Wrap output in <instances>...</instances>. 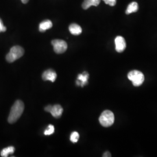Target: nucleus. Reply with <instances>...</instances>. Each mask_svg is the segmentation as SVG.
<instances>
[{
    "label": "nucleus",
    "instance_id": "dca6fc26",
    "mask_svg": "<svg viewBox=\"0 0 157 157\" xmlns=\"http://www.w3.org/2000/svg\"><path fill=\"white\" fill-rule=\"evenodd\" d=\"M54 130H55V128L54 126L52 124H50L48 125L47 129L45 130L44 132V134L45 136H49V135H52L54 133Z\"/></svg>",
    "mask_w": 157,
    "mask_h": 157
},
{
    "label": "nucleus",
    "instance_id": "f8f14e48",
    "mask_svg": "<svg viewBox=\"0 0 157 157\" xmlns=\"http://www.w3.org/2000/svg\"><path fill=\"white\" fill-rule=\"evenodd\" d=\"M52 26V23L50 20H45L40 23L39 31L44 32L47 30L50 29Z\"/></svg>",
    "mask_w": 157,
    "mask_h": 157
},
{
    "label": "nucleus",
    "instance_id": "ddd939ff",
    "mask_svg": "<svg viewBox=\"0 0 157 157\" xmlns=\"http://www.w3.org/2000/svg\"><path fill=\"white\" fill-rule=\"evenodd\" d=\"M138 10H139L138 4L136 2H133L130 3L128 6L126 11V13L127 15H129L131 13L137 11Z\"/></svg>",
    "mask_w": 157,
    "mask_h": 157
},
{
    "label": "nucleus",
    "instance_id": "a211bd4d",
    "mask_svg": "<svg viewBox=\"0 0 157 157\" xmlns=\"http://www.w3.org/2000/svg\"><path fill=\"white\" fill-rule=\"evenodd\" d=\"M6 30V28L4 26L3 22L0 18V32H4Z\"/></svg>",
    "mask_w": 157,
    "mask_h": 157
},
{
    "label": "nucleus",
    "instance_id": "9b49d317",
    "mask_svg": "<svg viewBox=\"0 0 157 157\" xmlns=\"http://www.w3.org/2000/svg\"><path fill=\"white\" fill-rule=\"evenodd\" d=\"M101 0H84L82 4V8L84 10H87L91 6H98Z\"/></svg>",
    "mask_w": 157,
    "mask_h": 157
},
{
    "label": "nucleus",
    "instance_id": "4468645a",
    "mask_svg": "<svg viewBox=\"0 0 157 157\" xmlns=\"http://www.w3.org/2000/svg\"><path fill=\"white\" fill-rule=\"evenodd\" d=\"M15 147L13 146H10L4 148L1 152V155L2 157H8L10 154H12L15 151Z\"/></svg>",
    "mask_w": 157,
    "mask_h": 157
},
{
    "label": "nucleus",
    "instance_id": "39448f33",
    "mask_svg": "<svg viewBox=\"0 0 157 157\" xmlns=\"http://www.w3.org/2000/svg\"><path fill=\"white\" fill-rule=\"evenodd\" d=\"M51 43L53 45L54 50L56 54H62L67 50V43L63 40H54L52 41Z\"/></svg>",
    "mask_w": 157,
    "mask_h": 157
},
{
    "label": "nucleus",
    "instance_id": "f257e3e1",
    "mask_svg": "<svg viewBox=\"0 0 157 157\" xmlns=\"http://www.w3.org/2000/svg\"><path fill=\"white\" fill-rule=\"evenodd\" d=\"M24 104L21 100L15 101L13 106L12 107L11 111L10 113L8 121L10 124H13L16 122L21 117L24 111Z\"/></svg>",
    "mask_w": 157,
    "mask_h": 157
},
{
    "label": "nucleus",
    "instance_id": "423d86ee",
    "mask_svg": "<svg viewBox=\"0 0 157 157\" xmlns=\"http://www.w3.org/2000/svg\"><path fill=\"white\" fill-rule=\"evenodd\" d=\"M44 109L46 112H50L52 116L56 118H60L63 111L62 107L58 104L54 105H48L45 107Z\"/></svg>",
    "mask_w": 157,
    "mask_h": 157
},
{
    "label": "nucleus",
    "instance_id": "7ed1b4c3",
    "mask_svg": "<svg viewBox=\"0 0 157 157\" xmlns=\"http://www.w3.org/2000/svg\"><path fill=\"white\" fill-rule=\"evenodd\" d=\"M115 117L113 112L109 110H105L101 113L99 122L104 127H109L114 123Z\"/></svg>",
    "mask_w": 157,
    "mask_h": 157
},
{
    "label": "nucleus",
    "instance_id": "1a4fd4ad",
    "mask_svg": "<svg viewBox=\"0 0 157 157\" xmlns=\"http://www.w3.org/2000/svg\"><path fill=\"white\" fill-rule=\"evenodd\" d=\"M89 75L86 72H84L82 74H79L78 76V80H76L77 86H80L84 87V86L88 83V78Z\"/></svg>",
    "mask_w": 157,
    "mask_h": 157
},
{
    "label": "nucleus",
    "instance_id": "9d476101",
    "mask_svg": "<svg viewBox=\"0 0 157 157\" xmlns=\"http://www.w3.org/2000/svg\"><path fill=\"white\" fill-rule=\"evenodd\" d=\"M69 30L71 33L73 35H79L82 33V28L76 23H72L71 24L69 27Z\"/></svg>",
    "mask_w": 157,
    "mask_h": 157
},
{
    "label": "nucleus",
    "instance_id": "f3484780",
    "mask_svg": "<svg viewBox=\"0 0 157 157\" xmlns=\"http://www.w3.org/2000/svg\"><path fill=\"white\" fill-rule=\"evenodd\" d=\"M105 4L110 6H115L117 3V0H103Z\"/></svg>",
    "mask_w": 157,
    "mask_h": 157
},
{
    "label": "nucleus",
    "instance_id": "2eb2a0df",
    "mask_svg": "<svg viewBox=\"0 0 157 157\" xmlns=\"http://www.w3.org/2000/svg\"><path fill=\"white\" fill-rule=\"evenodd\" d=\"M78 139H79V134L77 132H73L70 137V140L73 143H76L78 141Z\"/></svg>",
    "mask_w": 157,
    "mask_h": 157
},
{
    "label": "nucleus",
    "instance_id": "aec40b11",
    "mask_svg": "<svg viewBox=\"0 0 157 157\" xmlns=\"http://www.w3.org/2000/svg\"><path fill=\"white\" fill-rule=\"evenodd\" d=\"M21 1H22V3H23V4H26V3L28 2L29 1V0H21Z\"/></svg>",
    "mask_w": 157,
    "mask_h": 157
},
{
    "label": "nucleus",
    "instance_id": "f03ea898",
    "mask_svg": "<svg viewBox=\"0 0 157 157\" xmlns=\"http://www.w3.org/2000/svg\"><path fill=\"white\" fill-rule=\"evenodd\" d=\"M24 50L22 47L18 45L13 46L6 55V60L10 63L13 62L22 57L24 54Z\"/></svg>",
    "mask_w": 157,
    "mask_h": 157
},
{
    "label": "nucleus",
    "instance_id": "20e7f679",
    "mask_svg": "<svg viewBox=\"0 0 157 157\" xmlns=\"http://www.w3.org/2000/svg\"><path fill=\"white\" fill-rule=\"evenodd\" d=\"M128 78L136 87L140 86L144 81V76L143 73L136 70L130 71L128 75Z\"/></svg>",
    "mask_w": 157,
    "mask_h": 157
},
{
    "label": "nucleus",
    "instance_id": "6e6552de",
    "mask_svg": "<svg viewBox=\"0 0 157 157\" xmlns=\"http://www.w3.org/2000/svg\"><path fill=\"white\" fill-rule=\"evenodd\" d=\"M56 73L54 70L48 69L44 71L42 75V78L44 80H49L52 82H54L56 80Z\"/></svg>",
    "mask_w": 157,
    "mask_h": 157
},
{
    "label": "nucleus",
    "instance_id": "6ab92c4d",
    "mask_svg": "<svg viewBox=\"0 0 157 157\" xmlns=\"http://www.w3.org/2000/svg\"><path fill=\"white\" fill-rule=\"evenodd\" d=\"M102 157H111V153L109 152L106 151L104 154H103V155H102Z\"/></svg>",
    "mask_w": 157,
    "mask_h": 157
},
{
    "label": "nucleus",
    "instance_id": "0eeeda50",
    "mask_svg": "<svg viewBox=\"0 0 157 157\" xmlns=\"http://www.w3.org/2000/svg\"><path fill=\"white\" fill-rule=\"evenodd\" d=\"M115 49L118 52H122L126 48V41L123 37L117 36L115 39Z\"/></svg>",
    "mask_w": 157,
    "mask_h": 157
}]
</instances>
